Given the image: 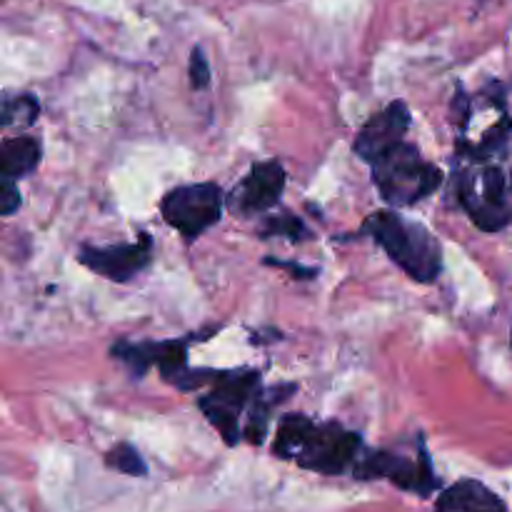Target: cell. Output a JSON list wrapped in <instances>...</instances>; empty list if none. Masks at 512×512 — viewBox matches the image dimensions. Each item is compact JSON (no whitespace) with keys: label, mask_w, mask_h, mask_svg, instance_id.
Here are the masks:
<instances>
[{"label":"cell","mask_w":512,"mask_h":512,"mask_svg":"<svg viewBox=\"0 0 512 512\" xmlns=\"http://www.w3.org/2000/svg\"><path fill=\"white\" fill-rule=\"evenodd\" d=\"M358 433L338 423H313L308 415H285L275 438V455L323 475H340L358 460Z\"/></svg>","instance_id":"cell-1"},{"label":"cell","mask_w":512,"mask_h":512,"mask_svg":"<svg viewBox=\"0 0 512 512\" xmlns=\"http://www.w3.org/2000/svg\"><path fill=\"white\" fill-rule=\"evenodd\" d=\"M365 233L390 255L395 265L418 283H433L443 268V248L425 225L410 223L393 210L373 213L363 225Z\"/></svg>","instance_id":"cell-2"},{"label":"cell","mask_w":512,"mask_h":512,"mask_svg":"<svg viewBox=\"0 0 512 512\" xmlns=\"http://www.w3.org/2000/svg\"><path fill=\"white\" fill-rule=\"evenodd\" d=\"M373 178L380 195L390 205H400V208L420 203L443 183L440 168L428 163L423 153L410 143H400L380 155L373 163Z\"/></svg>","instance_id":"cell-3"},{"label":"cell","mask_w":512,"mask_h":512,"mask_svg":"<svg viewBox=\"0 0 512 512\" xmlns=\"http://www.w3.org/2000/svg\"><path fill=\"white\" fill-rule=\"evenodd\" d=\"M460 205L485 233H498L510 223V200L505 173L498 165L465 170L458 180Z\"/></svg>","instance_id":"cell-4"},{"label":"cell","mask_w":512,"mask_h":512,"mask_svg":"<svg viewBox=\"0 0 512 512\" xmlns=\"http://www.w3.org/2000/svg\"><path fill=\"white\" fill-rule=\"evenodd\" d=\"M260 373L258 370H233V373H218L213 390L198 400V408L213 428L223 435L228 445H235L240 438V413L245 405L258 395Z\"/></svg>","instance_id":"cell-5"},{"label":"cell","mask_w":512,"mask_h":512,"mask_svg":"<svg viewBox=\"0 0 512 512\" xmlns=\"http://www.w3.org/2000/svg\"><path fill=\"white\" fill-rule=\"evenodd\" d=\"M165 223L178 230L188 243L213 228L223 215V193L215 183L180 185L160 203Z\"/></svg>","instance_id":"cell-6"},{"label":"cell","mask_w":512,"mask_h":512,"mask_svg":"<svg viewBox=\"0 0 512 512\" xmlns=\"http://www.w3.org/2000/svg\"><path fill=\"white\" fill-rule=\"evenodd\" d=\"M420 455L418 460L403 458L395 453H370L355 465V478L358 480H375L383 478L390 480L395 488L408 490V493H418L423 498L433 495L438 490V478L433 473V463L425 450L423 440H418Z\"/></svg>","instance_id":"cell-7"},{"label":"cell","mask_w":512,"mask_h":512,"mask_svg":"<svg viewBox=\"0 0 512 512\" xmlns=\"http://www.w3.org/2000/svg\"><path fill=\"white\" fill-rule=\"evenodd\" d=\"M153 258V240L150 235H140V240L130 245H113V248H80L78 263L85 265L93 273L115 283H128L133 275H138Z\"/></svg>","instance_id":"cell-8"},{"label":"cell","mask_w":512,"mask_h":512,"mask_svg":"<svg viewBox=\"0 0 512 512\" xmlns=\"http://www.w3.org/2000/svg\"><path fill=\"white\" fill-rule=\"evenodd\" d=\"M285 190V168L278 160L253 165L243 183L233 190L230 208L240 215H258L278 205Z\"/></svg>","instance_id":"cell-9"},{"label":"cell","mask_w":512,"mask_h":512,"mask_svg":"<svg viewBox=\"0 0 512 512\" xmlns=\"http://www.w3.org/2000/svg\"><path fill=\"white\" fill-rule=\"evenodd\" d=\"M410 128V110L408 105L395 100L388 108L380 110L378 115L368 120V123L360 128L358 138H355V153L363 160H368L370 165L380 158V155L388 153L395 145L405 143V133Z\"/></svg>","instance_id":"cell-10"},{"label":"cell","mask_w":512,"mask_h":512,"mask_svg":"<svg viewBox=\"0 0 512 512\" xmlns=\"http://www.w3.org/2000/svg\"><path fill=\"white\" fill-rule=\"evenodd\" d=\"M435 512H508V508L478 480H460L440 493Z\"/></svg>","instance_id":"cell-11"},{"label":"cell","mask_w":512,"mask_h":512,"mask_svg":"<svg viewBox=\"0 0 512 512\" xmlns=\"http://www.w3.org/2000/svg\"><path fill=\"white\" fill-rule=\"evenodd\" d=\"M40 143L30 135H20V138H8L0 150V173L3 178L18 180L33 173L40 163Z\"/></svg>","instance_id":"cell-12"},{"label":"cell","mask_w":512,"mask_h":512,"mask_svg":"<svg viewBox=\"0 0 512 512\" xmlns=\"http://www.w3.org/2000/svg\"><path fill=\"white\" fill-rule=\"evenodd\" d=\"M295 390V385H275L270 390H258V395L253 398V405H250V415L248 423H245L243 435L250 440L253 445L263 443L265 430H268V420L270 413L278 403H283L285 395H290Z\"/></svg>","instance_id":"cell-13"},{"label":"cell","mask_w":512,"mask_h":512,"mask_svg":"<svg viewBox=\"0 0 512 512\" xmlns=\"http://www.w3.org/2000/svg\"><path fill=\"white\" fill-rule=\"evenodd\" d=\"M113 355L118 360H123L133 375H145L150 365L158 363V343H128V340H120L113 345Z\"/></svg>","instance_id":"cell-14"},{"label":"cell","mask_w":512,"mask_h":512,"mask_svg":"<svg viewBox=\"0 0 512 512\" xmlns=\"http://www.w3.org/2000/svg\"><path fill=\"white\" fill-rule=\"evenodd\" d=\"M158 370L165 380L175 383L188 370V345L185 340H165L158 343Z\"/></svg>","instance_id":"cell-15"},{"label":"cell","mask_w":512,"mask_h":512,"mask_svg":"<svg viewBox=\"0 0 512 512\" xmlns=\"http://www.w3.org/2000/svg\"><path fill=\"white\" fill-rule=\"evenodd\" d=\"M40 115V105L35 100V95L23 93V95H5L3 100V125H33L35 118Z\"/></svg>","instance_id":"cell-16"},{"label":"cell","mask_w":512,"mask_h":512,"mask_svg":"<svg viewBox=\"0 0 512 512\" xmlns=\"http://www.w3.org/2000/svg\"><path fill=\"white\" fill-rule=\"evenodd\" d=\"M260 235H263V238L283 235V238L298 243V240L310 238V230L305 228L303 220L295 218V215H290V213H285V215H275V218H268V223H265V228L260 230Z\"/></svg>","instance_id":"cell-17"},{"label":"cell","mask_w":512,"mask_h":512,"mask_svg":"<svg viewBox=\"0 0 512 512\" xmlns=\"http://www.w3.org/2000/svg\"><path fill=\"white\" fill-rule=\"evenodd\" d=\"M105 463H108L110 468L120 470L123 475H133V478H140V475L148 473V468H145L140 453L128 443H120L118 448L110 450L108 458H105Z\"/></svg>","instance_id":"cell-18"},{"label":"cell","mask_w":512,"mask_h":512,"mask_svg":"<svg viewBox=\"0 0 512 512\" xmlns=\"http://www.w3.org/2000/svg\"><path fill=\"white\" fill-rule=\"evenodd\" d=\"M190 85L195 90H203L210 85V65L208 58H205V50L193 48V55H190Z\"/></svg>","instance_id":"cell-19"},{"label":"cell","mask_w":512,"mask_h":512,"mask_svg":"<svg viewBox=\"0 0 512 512\" xmlns=\"http://www.w3.org/2000/svg\"><path fill=\"white\" fill-rule=\"evenodd\" d=\"M0 198H3V203H0V213H3L5 218L13 215L15 210L20 208V190L18 185H15V180L3 178V183H0Z\"/></svg>","instance_id":"cell-20"},{"label":"cell","mask_w":512,"mask_h":512,"mask_svg":"<svg viewBox=\"0 0 512 512\" xmlns=\"http://www.w3.org/2000/svg\"><path fill=\"white\" fill-rule=\"evenodd\" d=\"M265 265L285 268V270H290V273H293L295 278H303V280L315 278V273H318V270H315V268H303V265H295V263H280V260H275V258H265Z\"/></svg>","instance_id":"cell-21"}]
</instances>
